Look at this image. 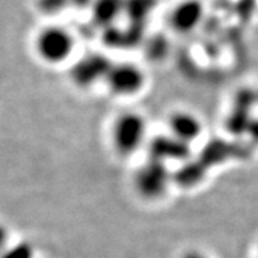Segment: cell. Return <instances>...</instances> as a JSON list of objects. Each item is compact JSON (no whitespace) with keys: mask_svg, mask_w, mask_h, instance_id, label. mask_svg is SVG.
Returning <instances> with one entry per match:
<instances>
[{"mask_svg":"<svg viewBox=\"0 0 258 258\" xmlns=\"http://www.w3.org/2000/svg\"><path fill=\"white\" fill-rule=\"evenodd\" d=\"M146 135L148 124L145 117L136 111H125L113 120L109 139L116 153L126 158L141 149L146 141Z\"/></svg>","mask_w":258,"mask_h":258,"instance_id":"obj_1","label":"cell"},{"mask_svg":"<svg viewBox=\"0 0 258 258\" xmlns=\"http://www.w3.org/2000/svg\"><path fill=\"white\" fill-rule=\"evenodd\" d=\"M34 49L38 58L48 64H62L72 58L75 50V37L68 28L48 25L36 36Z\"/></svg>","mask_w":258,"mask_h":258,"instance_id":"obj_2","label":"cell"},{"mask_svg":"<svg viewBox=\"0 0 258 258\" xmlns=\"http://www.w3.org/2000/svg\"><path fill=\"white\" fill-rule=\"evenodd\" d=\"M104 82L113 95L129 98L143 91L146 85V74L133 62H115L111 64Z\"/></svg>","mask_w":258,"mask_h":258,"instance_id":"obj_3","label":"cell"},{"mask_svg":"<svg viewBox=\"0 0 258 258\" xmlns=\"http://www.w3.org/2000/svg\"><path fill=\"white\" fill-rule=\"evenodd\" d=\"M170 182V173L166 163L148 158L137 169L133 177L135 190L146 199H158L166 192Z\"/></svg>","mask_w":258,"mask_h":258,"instance_id":"obj_4","label":"cell"},{"mask_svg":"<svg viewBox=\"0 0 258 258\" xmlns=\"http://www.w3.org/2000/svg\"><path fill=\"white\" fill-rule=\"evenodd\" d=\"M111 64L108 58L99 53L86 55L72 68V81L82 89H87L96 82L104 81Z\"/></svg>","mask_w":258,"mask_h":258,"instance_id":"obj_5","label":"cell"},{"mask_svg":"<svg viewBox=\"0 0 258 258\" xmlns=\"http://www.w3.org/2000/svg\"><path fill=\"white\" fill-rule=\"evenodd\" d=\"M204 17V6L201 0H180L169 14V24L177 33L195 31Z\"/></svg>","mask_w":258,"mask_h":258,"instance_id":"obj_6","label":"cell"},{"mask_svg":"<svg viewBox=\"0 0 258 258\" xmlns=\"http://www.w3.org/2000/svg\"><path fill=\"white\" fill-rule=\"evenodd\" d=\"M167 128H169L167 133H170L171 136L187 145H191L202 136L203 122L195 113L179 109V111H174L167 117Z\"/></svg>","mask_w":258,"mask_h":258,"instance_id":"obj_7","label":"cell"},{"mask_svg":"<svg viewBox=\"0 0 258 258\" xmlns=\"http://www.w3.org/2000/svg\"><path fill=\"white\" fill-rule=\"evenodd\" d=\"M190 156V145L182 143L170 133L158 135L149 143V158L166 162V161L184 160Z\"/></svg>","mask_w":258,"mask_h":258,"instance_id":"obj_8","label":"cell"},{"mask_svg":"<svg viewBox=\"0 0 258 258\" xmlns=\"http://www.w3.org/2000/svg\"><path fill=\"white\" fill-rule=\"evenodd\" d=\"M90 7L92 21L105 31L113 27L117 19L124 15L125 0H92Z\"/></svg>","mask_w":258,"mask_h":258,"instance_id":"obj_9","label":"cell"},{"mask_svg":"<svg viewBox=\"0 0 258 258\" xmlns=\"http://www.w3.org/2000/svg\"><path fill=\"white\" fill-rule=\"evenodd\" d=\"M156 0H125L124 15H128L133 24L141 25L154 10Z\"/></svg>","mask_w":258,"mask_h":258,"instance_id":"obj_10","label":"cell"},{"mask_svg":"<svg viewBox=\"0 0 258 258\" xmlns=\"http://www.w3.org/2000/svg\"><path fill=\"white\" fill-rule=\"evenodd\" d=\"M66 7H69L66 0H38V8L44 14L55 15Z\"/></svg>","mask_w":258,"mask_h":258,"instance_id":"obj_11","label":"cell"},{"mask_svg":"<svg viewBox=\"0 0 258 258\" xmlns=\"http://www.w3.org/2000/svg\"><path fill=\"white\" fill-rule=\"evenodd\" d=\"M0 258H32V249L27 244L16 245L14 248L7 249Z\"/></svg>","mask_w":258,"mask_h":258,"instance_id":"obj_12","label":"cell"},{"mask_svg":"<svg viewBox=\"0 0 258 258\" xmlns=\"http://www.w3.org/2000/svg\"><path fill=\"white\" fill-rule=\"evenodd\" d=\"M7 241H8V232L7 229L0 225V255L7 250Z\"/></svg>","mask_w":258,"mask_h":258,"instance_id":"obj_13","label":"cell"},{"mask_svg":"<svg viewBox=\"0 0 258 258\" xmlns=\"http://www.w3.org/2000/svg\"><path fill=\"white\" fill-rule=\"evenodd\" d=\"M66 3H68L69 7L73 6V7L82 8V7H87V6H91L92 0H66Z\"/></svg>","mask_w":258,"mask_h":258,"instance_id":"obj_14","label":"cell"},{"mask_svg":"<svg viewBox=\"0 0 258 258\" xmlns=\"http://www.w3.org/2000/svg\"><path fill=\"white\" fill-rule=\"evenodd\" d=\"M248 131H250L251 137H253V139L258 140V120H253V121L250 120Z\"/></svg>","mask_w":258,"mask_h":258,"instance_id":"obj_15","label":"cell"},{"mask_svg":"<svg viewBox=\"0 0 258 258\" xmlns=\"http://www.w3.org/2000/svg\"><path fill=\"white\" fill-rule=\"evenodd\" d=\"M182 258H207V257H206L203 253H201V251L190 250V251H187V253H184Z\"/></svg>","mask_w":258,"mask_h":258,"instance_id":"obj_16","label":"cell"}]
</instances>
